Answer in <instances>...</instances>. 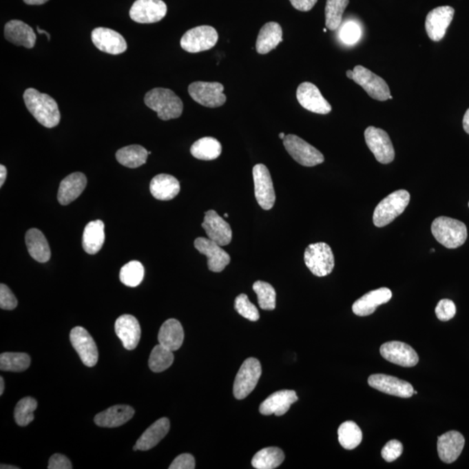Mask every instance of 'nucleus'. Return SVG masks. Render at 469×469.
I'll list each match as a JSON object with an SVG mask.
<instances>
[{
	"mask_svg": "<svg viewBox=\"0 0 469 469\" xmlns=\"http://www.w3.org/2000/svg\"><path fill=\"white\" fill-rule=\"evenodd\" d=\"M24 101L30 113L45 127H55L61 122L59 105L48 94L29 88L24 93Z\"/></svg>",
	"mask_w": 469,
	"mask_h": 469,
	"instance_id": "nucleus-1",
	"label": "nucleus"
},
{
	"mask_svg": "<svg viewBox=\"0 0 469 469\" xmlns=\"http://www.w3.org/2000/svg\"><path fill=\"white\" fill-rule=\"evenodd\" d=\"M145 103L164 121L180 118L184 110L181 98L171 90L166 88H155L146 93Z\"/></svg>",
	"mask_w": 469,
	"mask_h": 469,
	"instance_id": "nucleus-2",
	"label": "nucleus"
},
{
	"mask_svg": "<svg viewBox=\"0 0 469 469\" xmlns=\"http://www.w3.org/2000/svg\"><path fill=\"white\" fill-rule=\"evenodd\" d=\"M431 231L437 242L448 249H457L468 238L467 226L457 219L439 217L432 222Z\"/></svg>",
	"mask_w": 469,
	"mask_h": 469,
	"instance_id": "nucleus-3",
	"label": "nucleus"
},
{
	"mask_svg": "<svg viewBox=\"0 0 469 469\" xmlns=\"http://www.w3.org/2000/svg\"><path fill=\"white\" fill-rule=\"evenodd\" d=\"M410 202V195L405 189H399L382 199L375 208L373 215L374 225L378 228L390 224L399 217Z\"/></svg>",
	"mask_w": 469,
	"mask_h": 469,
	"instance_id": "nucleus-4",
	"label": "nucleus"
},
{
	"mask_svg": "<svg viewBox=\"0 0 469 469\" xmlns=\"http://www.w3.org/2000/svg\"><path fill=\"white\" fill-rule=\"evenodd\" d=\"M304 262L312 274L319 278L331 274L335 267L333 252L325 242L309 245L305 249Z\"/></svg>",
	"mask_w": 469,
	"mask_h": 469,
	"instance_id": "nucleus-5",
	"label": "nucleus"
},
{
	"mask_svg": "<svg viewBox=\"0 0 469 469\" xmlns=\"http://www.w3.org/2000/svg\"><path fill=\"white\" fill-rule=\"evenodd\" d=\"M286 151L295 162L305 167H314L324 162V156L298 136L289 134L284 139Z\"/></svg>",
	"mask_w": 469,
	"mask_h": 469,
	"instance_id": "nucleus-6",
	"label": "nucleus"
},
{
	"mask_svg": "<svg viewBox=\"0 0 469 469\" xmlns=\"http://www.w3.org/2000/svg\"><path fill=\"white\" fill-rule=\"evenodd\" d=\"M262 375L260 362L256 358H248L239 368L236 377L233 394L238 400H242L257 387L259 379Z\"/></svg>",
	"mask_w": 469,
	"mask_h": 469,
	"instance_id": "nucleus-7",
	"label": "nucleus"
},
{
	"mask_svg": "<svg viewBox=\"0 0 469 469\" xmlns=\"http://www.w3.org/2000/svg\"><path fill=\"white\" fill-rule=\"evenodd\" d=\"M218 41L217 30L212 26L201 25L186 32L182 37L180 45L185 52L198 53L211 50Z\"/></svg>",
	"mask_w": 469,
	"mask_h": 469,
	"instance_id": "nucleus-8",
	"label": "nucleus"
},
{
	"mask_svg": "<svg viewBox=\"0 0 469 469\" xmlns=\"http://www.w3.org/2000/svg\"><path fill=\"white\" fill-rule=\"evenodd\" d=\"M225 86L218 82L192 83L189 85V94L193 101L208 108H218L224 105L226 96L224 94Z\"/></svg>",
	"mask_w": 469,
	"mask_h": 469,
	"instance_id": "nucleus-9",
	"label": "nucleus"
},
{
	"mask_svg": "<svg viewBox=\"0 0 469 469\" xmlns=\"http://www.w3.org/2000/svg\"><path fill=\"white\" fill-rule=\"evenodd\" d=\"M366 144L375 158L382 165L390 164L395 159V149L390 138L382 129L369 126L364 132Z\"/></svg>",
	"mask_w": 469,
	"mask_h": 469,
	"instance_id": "nucleus-10",
	"label": "nucleus"
},
{
	"mask_svg": "<svg viewBox=\"0 0 469 469\" xmlns=\"http://www.w3.org/2000/svg\"><path fill=\"white\" fill-rule=\"evenodd\" d=\"M352 81L357 83L369 96L378 101H386L390 98V90L381 76L375 74L362 65H357L353 70Z\"/></svg>",
	"mask_w": 469,
	"mask_h": 469,
	"instance_id": "nucleus-11",
	"label": "nucleus"
},
{
	"mask_svg": "<svg viewBox=\"0 0 469 469\" xmlns=\"http://www.w3.org/2000/svg\"><path fill=\"white\" fill-rule=\"evenodd\" d=\"M252 173L256 198L262 209L269 211L273 208L275 202V193L271 173L262 164L255 165Z\"/></svg>",
	"mask_w": 469,
	"mask_h": 469,
	"instance_id": "nucleus-12",
	"label": "nucleus"
},
{
	"mask_svg": "<svg viewBox=\"0 0 469 469\" xmlns=\"http://www.w3.org/2000/svg\"><path fill=\"white\" fill-rule=\"evenodd\" d=\"M167 13V6L163 0H136L129 10L133 21L152 24L162 21Z\"/></svg>",
	"mask_w": 469,
	"mask_h": 469,
	"instance_id": "nucleus-13",
	"label": "nucleus"
},
{
	"mask_svg": "<svg viewBox=\"0 0 469 469\" xmlns=\"http://www.w3.org/2000/svg\"><path fill=\"white\" fill-rule=\"evenodd\" d=\"M70 340L83 364L89 368L94 367L98 360V351L89 332L83 327H75L70 334Z\"/></svg>",
	"mask_w": 469,
	"mask_h": 469,
	"instance_id": "nucleus-14",
	"label": "nucleus"
},
{
	"mask_svg": "<svg viewBox=\"0 0 469 469\" xmlns=\"http://www.w3.org/2000/svg\"><path fill=\"white\" fill-rule=\"evenodd\" d=\"M455 9L451 6H439L428 12L425 21V29L432 41L439 42L444 38L448 26L453 21Z\"/></svg>",
	"mask_w": 469,
	"mask_h": 469,
	"instance_id": "nucleus-15",
	"label": "nucleus"
},
{
	"mask_svg": "<svg viewBox=\"0 0 469 469\" xmlns=\"http://www.w3.org/2000/svg\"><path fill=\"white\" fill-rule=\"evenodd\" d=\"M297 98L302 107L317 114L325 115L332 111L331 105L311 82H304L298 86Z\"/></svg>",
	"mask_w": 469,
	"mask_h": 469,
	"instance_id": "nucleus-16",
	"label": "nucleus"
},
{
	"mask_svg": "<svg viewBox=\"0 0 469 469\" xmlns=\"http://www.w3.org/2000/svg\"><path fill=\"white\" fill-rule=\"evenodd\" d=\"M382 357L402 367L411 368L417 365L419 357L415 349L402 342H388L380 348Z\"/></svg>",
	"mask_w": 469,
	"mask_h": 469,
	"instance_id": "nucleus-17",
	"label": "nucleus"
},
{
	"mask_svg": "<svg viewBox=\"0 0 469 469\" xmlns=\"http://www.w3.org/2000/svg\"><path fill=\"white\" fill-rule=\"evenodd\" d=\"M369 386L382 393L402 398H410L414 388L409 382L384 374L372 375L368 380Z\"/></svg>",
	"mask_w": 469,
	"mask_h": 469,
	"instance_id": "nucleus-18",
	"label": "nucleus"
},
{
	"mask_svg": "<svg viewBox=\"0 0 469 469\" xmlns=\"http://www.w3.org/2000/svg\"><path fill=\"white\" fill-rule=\"evenodd\" d=\"M195 248L208 258V268L212 272H222L231 262L227 252L222 246L209 238H199L194 242Z\"/></svg>",
	"mask_w": 469,
	"mask_h": 469,
	"instance_id": "nucleus-19",
	"label": "nucleus"
},
{
	"mask_svg": "<svg viewBox=\"0 0 469 469\" xmlns=\"http://www.w3.org/2000/svg\"><path fill=\"white\" fill-rule=\"evenodd\" d=\"M92 41L96 48L109 54H121L127 50L124 37L112 29L98 28L93 30Z\"/></svg>",
	"mask_w": 469,
	"mask_h": 469,
	"instance_id": "nucleus-20",
	"label": "nucleus"
},
{
	"mask_svg": "<svg viewBox=\"0 0 469 469\" xmlns=\"http://www.w3.org/2000/svg\"><path fill=\"white\" fill-rule=\"evenodd\" d=\"M202 227L204 228L208 238L218 244L226 246L231 244L232 239L231 225L220 217L217 211L211 209L205 212Z\"/></svg>",
	"mask_w": 469,
	"mask_h": 469,
	"instance_id": "nucleus-21",
	"label": "nucleus"
},
{
	"mask_svg": "<svg viewBox=\"0 0 469 469\" xmlns=\"http://www.w3.org/2000/svg\"><path fill=\"white\" fill-rule=\"evenodd\" d=\"M115 331L123 345L128 351H133L141 338L140 324L132 315H123L116 319Z\"/></svg>",
	"mask_w": 469,
	"mask_h": 469,
	"instance_id": "nucleus-22",
	"label": "nucleus"
},
{
	"mask_svg": "<svg viewBox=\"0 0 469 469\" xmlns=\"http://www.w3.org/2000/svg\"><path fill=\"white\" fill-rule=\"evenodd\" d=\"M465 445V438L460 432L448 431L438 437L439 457L445 463H453L460 457Z\"/></svg>",
	"mask_w": 469,
	"mask_h": 469,
	"instance_id": "nucleus-23",
	"label": "nucleus"
},
{
	"mask_svg": "<svg viewBox=\"0 0 469 469\" xmlns=\"http://www.w3.org/2000/svg\"><path fill=\"white\" fill-rule=\"evenodd\" d=\"M298 400V395L294 390L278 391L262 402L259 411L264 415H275L277 417H282L287 413L291 405Z\"/></svg>",
	"mask_w": 469,
	"mask_h": 469,
	"instance_id": "nucleus-24",
	"label": "nucleus"
},
{
	"mask_svg": "<svg viewBox=\"0 0 469 469\" xmlns=\"http://www.w3.org/2000/svg\"><path fill=\"white\" fill-rule=\"evenodd\" d=\"M392 298V292L388 288L372 291L359 298L352 306V311L359 317H367L373 314L378 306L387 304Z\"/></svg>",
	"mask_w": 469,
	"mask_h": 469,
	"instance_id": "nucleus-25",
	"label": "nucleus"
},
{
	"mask_svg": "<svg viewBox=\"0 0 469 469\" xmlns=\"http://www.w3.org/2000/svg\"><path fill=\"white\" fill-rule=\"evenodd\" d=\"M87 185L85 175L81 172H74L63 179L59 185L58 200L62 205H67L82 194Z\"/></svg>",
	"mask_w": 469,
	"mask_h": 469,
	"instance_id": "nucleus-26",
	"label": "nucleus"
},
{
	"mask_svg": "<svg viewBox=\"0 0 469 469\" xmlns=\"http://www.w3.org/2000/svg\"><path fill=\"white\" fill-rule=\"evenodd\" d=\"M135 414L134 408L128 405H116L96 415L94 421L98 427H121L131 420Z\"/></svg>",
	"mask_w": 469,
	"mask_h": 469,
	"instance_id": "nucleus-27",
	"label": "nucleus"
},
{
	"mask_svg": "<svg viewBox=\"0 0 469 469\" xmlns=\"http://www.w3.org/2000/svg\"><path fill=\"white\" fill-rule=\"evenodd\" d=\"M6 39L9 42L25 48H34L37 37L31 26L21 21H11L5 26Z\"/></svg>",
	"mask_w": 469,
	"mask_h": 469,
	"instance_id": "nucleus-28",
	"label": "nucleus"
},
{
	"mask_svg": "<svg viewBox=\"0 0 469 469\" xmlns=\"http://www.w3.org/2000/svg\"><path fill=\"white\" fill-rule=\"evenodd\" d=\"M171 428L169 419L161 418L146 429L136 441L133 450L147 451L156 447L166 437Z\"/></svg>",
	"mask_w": 469,
	"mask_h": 469,
	"instance_id": "nucleus-29",
	"label": "nucleus"
},
{
	"mask_svg": "<svg viewBox=\"0 0 469 469\" xmlns=\"http://www.w3.org/2000/svg\"><path fill=\"white\" fill-rule=\"evenodd\" d=\"M149 191L158 200L169 201L175 198L180 191V184L177 178L168 174H159L153 178Z\"/></svg>",
	"mask_w": 469,
	"mask_h": 469,
	"instance_id": "nucleus-30",
	"label": "nucleus"
},
{
	"mask_svg": "<svg viewBox=\"0 0 469 469\" xmlns=\"http://www.w3.org/2000/svg\"><path fill=\"white\" fill-rule=\"evenodd\" d=\"M185 332L180 322L176 319H169L159 329V344L164 346L169 351H176L181 348L184 342Z\"/></svg>",
	"mask_w": 469,
	"mask_h": 469,
	"instance_id": "nucleus-31",
	"label": "nucleus"
},
{
	"mask_svg": "<svg viewBox=\"0 0 469 469\" xmlns=\"http://www.w3.org/2000/svg\"><path fill=\"white\" fill-rule=\"evenodd\" d=\"M282 41V29L277 22H269L259 32L256 49L259 54H267Z\"/></svg>",
	"mask_w": 469,
	"mask_h": 469,
	"instance_id": "nucleus-32",
	"label": "nucleus"
},
{
	"mask_svg": "<svg viewBox=\"0 0 469 469\" xmlns=\"http://www.w3.org/2000/svg\"><path fill=\"white\" fill-rule=\"evenodd\" d=\"M25 244L30 256L39 262H46L51 258V249L45 235L38 229L26 232Z\"/></svg>",
	"mask_w": 469,
	"mask_h": 469,
	"instance_id": "nucleus-33",
	"label": "nucleus"
},
{
	"mask_svg": "<svg viewBox=\"0 0 469 469\" xmlns=\"http://www.w3.org/2000/svg\"><path fill=\"white\" fill-rule=\"evenodd\" d=\"M105 239L104 222L101 220L90 222L83 233V248L88 254L95 255L102 249Z\"/></svg>",
	"mask_w": 469,
	"mask_h": 469,
	"instance_id": "nucleus-34",
	"label": "nucleus"
},
{
	"mask_svg": "<svg viewBox=\"0 0 469 469\" xmlns=\"http://www.w3.org/2000/svg\"><path fill=\"white\" fill-rule=\"evenodd\" d=\"M191 153L195 158L199 160H215L221 155L222 145L218 139L212 136H205V138L198 139L192 145Z\"/></svg>",
	"mask_w": 469,
	"mask_h": 469,
	"instance_id": "nucleus-35",
	"label": "nucleus"
},
{
	"mask_svg": "<svg viewBox=\"0 0 469 469\" xmlns=\"http://www.w3.org/2000/svg\"><path fill=\"white\" fill-rule=\"evenodd\" d=\"M149 152L141 145H129L118 149L116 153V160L128 168H138L145 165Z\"/></svg>",
	"mask_w": 469,
	"mask_h": 469,
	"instance_id": "nucleus-36",
	"label": "nucleus"
},
{
	"mask_svg": "<svg viewBox=\"0 0 469 469\" xmlns=\"http://www.w3.org/2000/svg\"><path fill=\"white\" fill-rule=\"evenodd\" d=\"M284 458L282 449L275 447L265 448L254 455L251 464L257 469H274L284 462Z\"/></svg>",
	"mask_w": 469,
	"mask_h": 469,
	"instance_id": "nucleus-37",
	"label": "nucleus"
},
{
	"mask_svg": "<svg viewBox=\"0 0 469 469\" xmlns=\"http://www.w3.org/2000/svg\"><path fill=\"white\" fill-rule=\"evenodd\" d=\"M338 441L342 447L352 450L357 448L362 441V432L354 421H345L338 428Z\"/></svg>",
	"mask_w": 469,
	"mask_h": 469,
	"instance_id": "nucleus-38",
	"label": "nucleus"
},
{
	"mask_svg": "<svg viewBox=\"0 0 469 469\" xmlns=\"http://www.w3.org/2000/svg\"><path fill=\"white\" fill-rule=\"evenodd\" d=\"M348 3V0H327L325 6L326 28L331 31H335L340 28L342 15Z\"/></svg>",
	"mask_w": 469,
	"mask_h": 469,
	"instance_id": "nucleus-39",
	"label": "nucleus"
},
{
	"mask_svg": "<svg viewBox=\"0 0 469 469\" xmlns=\"http://www.w3.org/2000/svg\"><path fill=\"white\" fill-rule=\"evenodd\" d=\"M173 362H174L173 352L164 346L158 344L153 348L149 355V367L155 373H160L171 367Z\"/></svg>",
	"mask_w": 469,
	"mask_h": 469,
	"instance_id": "nucleus-40",
	"label": "nucleus"
},
{
	"mask_svg": "<svg viewBox=\"0 0 469 469\" xmlns=\"http://www.w3.org/2000/svg\"><path fill=\"white\" fill-rule=\"evenodd\" d=\"M31 365V357L25 353L6 352L0 355V369L2 371L23 372Z\"/></svg>",
	"mask_w": 469,
	"mask_h": 469,
	"instance_id": "nucleus-41",
	"label": "nucleus"
},
{
	"mask_svg": "<svg viewBox=\"0 0 469 469\" xmlns=\"http://www.w3.org/2000/svg\"><path fill=\"white\" fill-rule=\"evenodd\" d=\"M145 268L138 261H131L123 266L119 278L128 287H136L144 280Z\"/></svg>",
	"mask_w": 469,
	"mask_h": 469,
	"instance_id": "nucleus-42",
	"label": "nucleus"
},
{
	"mask_svg": "<svg viewBox=\"0 0 469 469\" xmlns=\"http://www.w3.org/2000/svg\"><path fill=\"white\" fill-rule=\"evenodd\" d=\"M253 291L258 295V304L264 311H273L277 304V293L271 284L258 281L253 284Z\"/></svg>",
	"mask_w": 469,
	"mask_h": 469,
	"instance_id": "nucleus-43",
	"label": "nucleus"
},
{
	"mask_svg": "<svg viewBox=\"0 0 469 469\" xmlns=\"http://www.w3.org/2000/svg\"><path fill=\"white\" fill-rule=\"evenodd\" d=\"M38 408V402L32 397H25L17 404L14 409L16 424L21 427L28 426L34 420V411Z\"/></svg>",
	"mask_w": 469,
	"mask_h": 469,
	"instance_id": "nucleus-44",
	"label": "nucleus"
},
{
	"mask_svg": "<svg viewBox=\"0 0 469 469\" xmlns=\"http://www.w3.org/2000/svg\"><path fill=\"white\" fill-rule=\"evenodd\" d=\"M235 309L239 315L249 321L257 322L260 317L258 308L249 301V298L245 294L239 295L236 298Z\"/></svg>",
	"mask_w": 469,
	"mask_h": 469,
	"instance_id": "nucleus-45",
	"label": "nucleus"
},
{
	"mask_svg": "<svg viewBox=\"0 0 469 469\" xmlns=\"http://www.w3.org/2000/svg\"><path fill=\"white\" fill-rule=\"evenodd\" d=\"M362 30L360 26L355 22H346L341 28L339 37L346 45H355L360 41Z\"/></svg>",
	"mask_w": 469,
	"mask_h": 469,
	"instance_id": "nucleus-46",
	"label": "nucleus"
},
{
	"mask_svg": "<svg viewBox=\"0 0 469 469\" xmlns=\"http://www.w3.org/2000/svg\"><path fill=\"white\" fill-rule=\"evenodd\" d=\"M435 314L439 320L442 322L451 320L457 314V306L449 299H441L435 308Z\"/></svg>",
	"mask_w": 469,
	"mask_h": 469,
	"instance_id": "nucleus-47",
	"label": "nucleus"
},
{
	"mask_svg": "<svg viewBox=\"0 0 469 469\" xmlns=\"http://www.w3.org/2000/svg\"><path fill=\"white\" fill-rule=\"evenodd\" d=\"M404 446L397 440L389 441L382 450V457L386 461L392 462L401 457Z\"/></svg>",
	"mask_w": 469,
	"mask_h": 469,
	"instance_id": "nucleus-48",
	"label": "nucleus"
},
{
	"mask_svg": "<svg viewBox=\"0 0 469 469\" xmlns=\"http://www.w3.org/2000/svg\"><path fill=\"white\" fill-rule=\"evenodd\" d=\"M18 306V300L8 286L0 285V308L5 311H12Z\"/></svg>",
	"mask_w": 469,
	"mask_h": 469,
	"instance_id": "nucleus-49",
	"label": "nucleus"
},
{
	"mask_svg": "<svg viewBox=\"0 0 469 469\" xmlns=\"http://www.w3.org/2000/svg\"><path fill=\"white\" fill-rule=\"evenodd\" d=\"M196 466L195 459L189 454H183L178 455L173 461L169 469H194Z\"/></svg>",
	"mask_w": 469,
	"mask_h": 469,
	"instance_id": "nucleus-50",
	"label": "nucleus"
},
{
	"mask_svg": "<svg viewBox=\"0 0 469 469\" xmlns=\"http://www.w3.org/2000/svg\"><path fill=\"white\" fill-rule=\"evenodd\" d=\"M48 468V469H72V464L65 455L55 454L50 458Z\"/></svg>",
	"mask_w": 469,
	"mask_h": 469,
	"instance_id": "nucleus-51",
	"label": "nucleus"
},
{
	"mask_svg": "<svg viewBox=\"0 0 469 469\" xmlns=\"http://www.w3.org/2000/svg\"><path fill=\"white\" fill-rule=\"evenodd\" d=\"M293 8L300 12H309L317 4V0H289Z\"/></svg>",
	"mask_w": 469,
	"mask_h": 469,
	"instance_id": "nucleus-52",
	"label": "nucleus"
},
{
	"mask_svg": "<svg viewBox=\"0 0 469 469\" xmlns=\"http://www.w3.org/2000/svg\"><path fill=\"white\" fill-rule=\"evenodd\" d=\"M6 177H8V169L6 166L1 165H0V186L1 187L5 184Z\"/></svg>",
	"mask_w": 469,
	"mask_h": 469,
	"instance_id": "nucleus-53",
	"label": "nucleus"
},
{
	"mask_svg": "<svg viewBox=\"0 0 469 469\" xmlns=\"http://www.w3.org/2000/svg\"><path fill=\"white\" fill-rule=\"evenodd\" d=\"M463 129L469 135V109L466 112L463 116Z\"/></svg>",
	"mask_w": 469,
	"mask_h": 469,
	"instance_id": "nucleus-54",
	"label": "nucleus"
},
{
	"mask_svg": "<svg viewBox=\"0 0 469 469\" xmlns=\"http://www.w3.org/2000/svg\"><path fill=\"white\" fill-rule=\"evenodd\" d=\"M49 1V0H24L25 4L30 6H39L45 4V3Z\"/></svg>",
	"mask_w": 469,
	"mask_h": 469,
	"instance_id": "nucleus-55",
	"label": "nucleus"
},
{
	"mask_svg": "<svg viewBox=\"0 0 469 469\" xmlns=\"http://www.w3.org/2000/svg\"><path fill=\"white\" fill-rule=\"evenodd\" d=\"M4 390H5L4 378L0 377V395L4 394Z\"/></svg>",
	"mask_w": 469,
	"mask_h": 469,
	"instance_id": "nucleus-56",
	"label": "nucleus"
},
{
	"mask_svg": "<svg viewBox=\"0 0 469 469\" xmlns=\"http://www.w3.org/2000/svg\"><path fill=\"white\" fill-rule=\"evenodd\" d=\"M37 30H38V32L39 33V34H45L48 36V41L51 39V36H50L48 32L44 31V30H41V28H39V26L38 28H37Z\"/></svg>",
	"mask_w": 469,
	"mask_h": 469,
	"instance_id": "nucleus-57",
	"label": "nucleus"
},
{
	"mask_svg": "<svg viewBox=\"0 0 469 469\" xmlns=\"http://www.w3.org/2000/svg\"><path fill=\"white\" fill-rule=\"evenodd\" d=\"M1 469H19V467H13V466H10V465H4L2 464L1 467H0Z\"/></svg>",
	"mask_w": 469,
	"mask_h": 469,
	"instance_id": "nucleus-58",
	"label": "nucleus"
},
{
	"mask_svg": "<svg viewBox=\"0 0 469 469\" xmlns=\"http://www.w3.org/2000/svg\"><path fill=\"white\" fill-rule=\"evenodd\" d=\"M346 75H347L348 79H353L354 72H353V71H351V70H348V71H347V72H346Z\"/></svg>",
	"mask_w": 469,
	"mask_h": 469,
	"instance_id": "nucleus-59",
	"label": "nucleus"
},
{
	"mask_svg": "<svg viewBox=\"0 0 469 469\" xmlns=\"http://www.w3.org/2000/svg\"><path fill=\"white\" fill-rule=\"evenodd\" d=\"M285 136H286V135L284 134V132H282V133H280V134H279V138L282 139V140H284V139L285 138Z\"/></svg>",
	"mask_w": 469,
	"mask_h": 469,
	"instance_id": "nucleus-60",
	"label": "nucleus"
},
{
	"mask_svg": "<svg viewBox=\"0 0 469 469\" xmlns=\"http://www.w3.org/2000/svg\"><path fill=\"white\" fill-rule=\"evenodd\" d=\"M225 218H229V215L227 214V213H225Z\"/></svg>",
	"mask_w": 469,
	"mask_h": 469,
	"instance_id": "nucleus-61",
	"label": "nucleus"
},
{
	"mask_svg": "<svg viewBox=\"0 0 469 469\" xmlns=\"http://www.w3.org/2000/svg\"><path fill=\"white\" fill-rule=\"evenodd\" d=\"M417 394H418V392H417V391H415V390H414V395H417Z\"/></svg>",
	"mask_w": 469,
	"mask_h": 469,
	"instance_id": "nucleus-62",
	"label": "nucleus"
},
{
	"mask_svg": "<svg viewBox=\"0 0 469 469\" xmlns=\"http://www.w3.org/2000/svg\"><path fill=\"white\" fill-rule=\"evenodd\" d=\"M468 207H469V202H468Z\"/></svg>",
	"mask_w": 469,
	"mask_h": 469,
	"instance_id": "nucleus-63",
	"label": "nucleus"
}]
</instances>
